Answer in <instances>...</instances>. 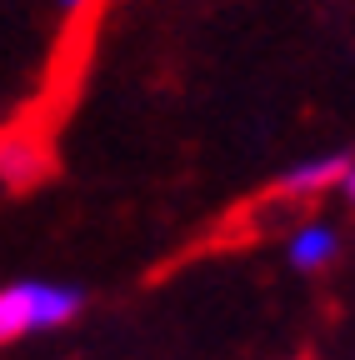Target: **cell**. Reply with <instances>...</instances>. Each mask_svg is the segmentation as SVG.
<instances>
[{
	"label": "cell",
	"instance_id": "1",
	"mask_svg": "<svg viewBox=\"0 0 355 360\" xmlns=\"http://www.w3.org/2000/svg\"><path fill=\"white\" fill-rule=\"evenodd\" d=\"M85 310L80 285L65 281H11L0 285V345L35 330H60Z\"/></svg>",
	"mask_w": 355,
	"mask_h": 360
},
{
	"label": "cell",
	"instance_id": "2",
	"mask_svg": "<svg viewBox=\"0 0 355 360\" xmlns=\"http://www.w3.org/2000/svg\"><path fill=\"white\" fill-rule=\"evenodd\" d=\"M350 150H325V155H310V160H295L285 175H280V195L285 200H316V195H325V191H340V180H345V170H350Z\"/></svg>",
	"mask_w": 355,
	"mask_h": 360
},
{
	"label": "cell",
	"instance_id": "3",
	"mask_svg": "<svg viewBox=\"0 0 355 360\" xmlns=\"http://www.w3.org/2000/svg\"><path fill=\"white\" fill-rule=\"evenodd\" d=\"M335 255H340V231L330 220H300L285 236V260H290V270H300V276L325 270Z\"/></svg>",
	"mask_w": 355,
	"mask_h": 360
},
{
	"label": "cell",
	"instance_id": "4",
	"mask_svg": "<svg viewBox=\"0 0 355 360\" xmlns=\"http://www.w3.org/2000/svg\"><path fill=\"white\" fill-rule=\"evenodd\" d=\"M40 175H46V150H40L35 135H25V130L0 135V180L6 186H30Z\"/></svg>",
	"mask_w": 355,
	"mask_h": 360
},
{
	"label": "cell",
	"instance_id": "5",
	"mask_svg": "<svg viewBox=\"0 0 355 360\" xmlns=\"http://www.w3.org/2000/svg\"><path fill=\"white\" fill-rule=\"evenodd\" d=\"M340 195L355 205V160H350V170H345V180H340Z\"/></svg>",
	"mask_w": 355,
	"mask_h": 360
},
{
	"label": "cell",
	"instance_id": "6",
	"mask_svg": "<svg viewBox=\"0 0 355 360\" xmlns=\"http://www.w3.org/2000/svg\"><path fill=\"white\" fill-rule=\"evenodd\" d=\"M60 11H80V6H91V0H56Z\"/></svg>",
	"mask_w": 355,
	"mask_h": 360
}]
</instances>
